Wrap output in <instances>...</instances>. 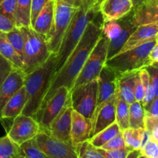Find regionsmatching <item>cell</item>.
<instances>
[{"instance_id": "6da1fadb", "label": "cell", "mask_w": 158, "mask_h": 158, "mask_svg": "<svg viewBox=\"0 0 158 158\" xmlns=\"http://www.w3.org/2000/svg\"><path fill=\"white\" fill-rule=\"evenodd\" d=\"M103 24L102 15L99 11L97 15L89 22L80 42L69 56L63 67L54 76L38 113L53 96L57 89L61 86H66L70 92L73 84L81 71L86 59L101 36Z\"/></svg>"}, {"instance_id": "7a4b0ae2", "label": "cell", "mask_w": 158, "mask_h": 158, "mask_svg": "<svg viewBox=\"0 0 158 158\" xmlns=\"http://www.w3.org/2000/svg\"><path fill=\"white\" fill-rule=\"evenodd\" d=\"M56 53H51L46 63L24 76L26 103L21 114L35 118L55 75Z\"/></svg>"}, {"instance_id": "3957f363", "label": "cell", "mask_w": 158, "mask_h": 158, "mask_svg": "<svg viewBox=\"0 0 158 158\" xmlns=\"http://www.w3.org/2000/svg\"><path fill=\"white\" fill-rule=\"evenodd\" d=\"M98 12L99 6L97 5L89 9L85 8L82 3L79 6L65 32L60 49L56 53L55 75L63 67L69 56L78 44L89 22L91 21Z\"/></svg>"}, {"instance_id": "277c9868", "label": "cell", "mask_w": 158, "mask_h": 158, "mask_svg": "<svg viewBox=\"0 0 158 158\" xmlns=\"http://www.w3.org/2000/svg\"><path fill=\"white\" fill-rule=\"evenodd\" d=\"M24 39L23 69L24 75L29 74L46 63L51 55L46 36L35 32L32 27H20Z\"/></svg>"}, {"instance_id": "5b68a950", "label": "cell", "mask_w": 158, "mask_h": 158, "mask_svg": "<svg viewBox=\"0 0 158 158\" xmlns=\"http://www.w3.org/2000/svg\"><path fill=\"white\" fill-rule=\"evenodd\" d=\"M156 44L155 38L134 49L117 53L107 60L105 65L114 69L117 74L139 71L153 64L150 60V52Z\"/></svg>"}, {"instance_id": "8992f818", "label": "cell", "mask_w": 158, "mask_h": 158, "mask_svg": "<svg viewBox=\"0 0 158 158\" xmlns=\"http://www.w3.org/2000/svg\"><path fill=\"white\" fill-rule=\"evenodd\" d=\"M79 7L63 0H54V15L52 26L46 36L51 53H57L66 29Z\"/></svg>"}, {"instance_id": "52a82bcc", "label": "cell", "mask_w": 158, "mask_h": 158, "mask_svg": "<svg viewBox=\"0 0 158 158\" xmlns=\"http://www.w3.org/2000/svg\"><path fill=\"white\" fill-rule=\"evenodd\" d=\"M108 46L109 40L101 35L74 81L71 90L98 78L100 71L107 60Z\"/></svg>"}, {"instance_id": "ba28073f", "label": "cell", "mask_w": 158, "mask_h": 158, "mask_svg": "<svg viewBox=\"0 0 158 158\" xmlns=\"http://www.w3.org/2000/svg\"><path fill=\"white\" fill-rule=\"evenodd\" d=\"M98 81L92 80L70 91V102L73 110L86 118L92 119L97 108Z\"/></svg>"}, {"instance_id": "9c48e42d", "label": "cell", "mask_w": 158, "mask_h": 158, "mask_svg": "<svg viewBox=\"0 0 158 158\" xmlns=\"http://www.w3.org/2000/svg\"><path fill=\"white\" fill-rule=\"evenodd\" d=\"M70 99V92L66 86H61L46 103L43 109L35 115V120L39 123L40 131L47 133L49 125Z\"/></svg>"}, {"instance_id": "30bf717a", "label": "cell", "mask_w": 158, "mask_h": 158, "mask_svg": "<svg viewBox=\"0 0 158 158\" xmlns=\"http://www.w3.org/2000/svg\"><path fill=\"white\" fill-rule=\"evenodd\" d=\"M37 145L46 156L52 158H78L74 147L62 141L44 131H40L35 137Z\"/></svg>"}, {"instance_id": "8fae6325", "label": "cell", "mask_w": 158, "mask_h": 158, "mask_svg": "<svg viewBox=\"0 0 158 158\" xmlns=\"http://www.w3.org/2000/svg\"><path fill=\"white\" fill-rule=\"evenodd\" d=\"M40 132V124L33 117L19 114L13 119L7 136L20 146L24 142L34 138Z\"/></svg>"}, {"instance_id": "7c38bea8", "label": "cell", "mask_w": 158, "mask_h": 158, "mask_svg": "<svg viewBox=\"0 0 158 158\" xmlns=\"http://www.w3.org/2000/svg\"><path fill=\"white\" fill-rule=\"evenodd\" d=\"M115 96L97 106L92 117L90 138L116 122ZM89 138V139H90Z\"/></svg>"}, {"instance_id": "4fadbf2b", "label": "cell", "mask_w": 158, "mask_h": 158, "mask_svg": "<svg viewBox=\"0 0 158 158\" xmlns=\"http://www.w3.org/2000/svg\"><path fill=\"white\" fill-rule=\"evenodd\" d=\"M73 110V109L71 106L69 99L68 103L61 110L60 114L50 123L47 134L62 141L71 143L70 129Z\"/></svg>"}, {"instance_id": "5bb4252c", "label": "cell", "mask_w": 158, "mask_h": 158, "mask_svg": "<svg viewBox=\"0 0 158 158\" xmlns=\"http://www.w3.org/2000/svg\"><path fill=\"white\" fill-rule=\"evenodd\" d=\"M98 96L97 106L112 98L117 94V73L109 66L104 65L97 78Z\"/></svg>"}, {"instance_id": "9a60e30c", "label": "cell", "mask_w": 158, "mask_h": 158, "mask_svg": "<svg viewBox=\"0 0 158 158\" xmlns=\"http://www.w3.org/2000/svg\"><path fill=\"white\" fill-rule=\"evenodd\" d=\"M98 6L103 23L120 19L134 9L131 0H102Z\"/></svg>"}, {"instance_id": "2e32d148", "label": "cell", "mask_w": 158, "mask_h": 158, "mask_svg": "<svg viewBox=\"0 0 158 158\" xmlns=\"http://www.w3.org/2000/svg\"><path fill=\"white\" fill-rule=\"evenodd\" d=\"M92 120L83 117L73 110L70 129V140L73 147L89 140L90 138Z\"/></svg>"}, {"instance_id": "e0dca14e", "label": "cell", "mask_w": 158, "mask_h": 158, "mask_svg": "<svg viewBox=\"0 0 158 158\" xmlns=\"http://www.w3.org/2000/svg\"><path fill=\"white\" fill-rule=\"evenodd\" d=\"M24 76L22 69L14 68L0 86V120H2V111L5 105L24 84Z\"/></svg>"}, {"instance_id": "ac0fdd59", "label": "cell", "mask_w": 158, "mask_h": 158, "mask_svg": "<svg viewBox=\"0 0 158 158\" xmlns=\"http://www.w3.org/2000/svg\"><path fill=\"white\" fill-rule=\"evenodd\" d=\"M158 33V23L137 26L136 30L131 34L118 53L134 49L143 43H147L155 38Z\"/></svg>"}, {"instance_id": "d6986e66", "label": "cell", "mask_w": 158, "mask_h": 158, "mask_svg": "<svg viewBox=\"0 0 158 158\" xmlns=\"http://www.w3.org/2000/svg\"><path fill=\"white\" fill-rule=\"evenodd\" d=\"M133 17V10L131 12L123 16V18L120 19L119 22L121 24L123 29L120 33V36L115 40L109 42V46H108V52H107V60L112 58L115 55H117L123 45L126 43L128 39L131 35V34L136 30L137 26L133 23L132 21Z\"/></svg>"}, {"instance_id": "ffe728a7", "label": "cell", "mask_w": 158, "mask_h": 158, "mask_svg": "<svg viewBox=\"0 0 158 158\" xmlns=\"http://www.w3.org/2000/svg\"><path fill=\"white\" fill-rule=\"evenodd\" d=\"M132 21L136 26L158 23V0L148 1L134 7Z\"/></svg>"}, {"instance_id": "44dd1931", "label": "cell", "mask_w": 158, "mask_h": 158, "mask_svg": "<svg viewBox=\"0 0 158 158\" xmlns=\"http://www.w3.org/2000/svg\"><path fill=\"white\" fill-rule=\"evenodd\" d=\"M138 71L117 74V93L128 104H131L135 100V83Z\"/></svg>"}, {"instance_id": "7402d4cb", "label": "cell", "mask_w": 158, "mask_h": 158, "mask_svg": "<svg viewBox=\"0 0 158 158\" xmlns=\"http://www.w3.org/2000/svg\"><path fill=\"white\" fill-rule=\"evenodd\" d=\"M26 103L24 86H22L9 100L2 111V119H14L21 114Z\"/></svg>"}, {"instance_id": "603a6c76", "label": "cell", "mask_w": 158, "mask_h": 158, "mask_svg": "<svg viewBox=\"0 0 158 158\" xmlns=\"http://www.w3.org/2000/svg\"><path fill=\"white\" fill-rule=\"evenodd\" d=\"M54 15V0H49L38 15L32 29L41 35L46 36L52 26Z\"/></svg>"}, {"instance_id": "cb8c5ba5", "label": "cell", "mask_w": 158, "mask_h": 158, "mask_svg": "<svg viewBox=\"0 0 158 158\" xmlns=\"http://www.w3.org/2000/svg\"><path fill=\"white\" fill-rule=\"evenodd\" d=\"M145 129L141 128H131L122 131L125 146L128 151L140 150L143 145Z\"/></svg>"}, {"instance_id": "d4e9b609", "label": "cell", "mask_w": 158, "mask_h": 158, "mask_svg": "<svg viewBox=\"0 0 158 158\" xmlns=\"http://www.w3.org/2000/svg\"><path fill=\"white\" fill-rule=\"evenodd\" d=\"M0 54L12 63L15 68L23 69V60L9 43L6 33L0 32Z\"/></svg>"}, {"instance_id": "484cf974", "label": "cell", "mask_w": 158, "mask_h": 158, "mask_svg": "<svg viewBox=\"0 0 158 158\" xmlns=\"http://www.w3.org/2000/svg\"><path fill=\"white\" fill-rule=\"evenodd\" d=\"M32 0H16L15 23L16 27L30 26V12Z\"/></svg>"}, {"instance_id": "4316f807", "label": "cell", "mask_w": 158, "mask_h": 158, "mask_svg": "<svg viewBox=\"0 0 158 158\" xmlns=\"http://www.w3.org/2000/svg\"><path fill=\"white\" fill-rule=\"evenodd\" d=\"M129 107L130 104L119 97L117 93L115 101L116 123L121 131L129 127Z\"/></svg>"}, {"instance_id": "83f0119b", "label": "cell", "mask_w": 158, "mask_h": 158, "mask_svg": "<svg viewBox=\"0 0 158 158\" xmlns=\"http://www.w3.org/2000/svg\"><path fill=\"white\" fill-rule=\"evenodd\" d=\"M120 131H120L118 124L114 122L110 126L91 137L89 140V142L96 148H100L103 145L107 143L110 140H111L113 137L118 134Z\"/></svg>"}, {"instance_id": "f1b7e54d", "label": "cell", "mask_w": 158, "mask_h": 158, "mask_svg": "<svg viewBox=\"0 0 158 158\" xmlns=\"http://www.w3.org/2000/svg\"><path fill=\"white\" fill-rule=\"evenodd\" d=\"M145 110L141 103L134 101L129 107V127L144 129Z\"/></svg>"}, {"instance_id": "f546056e", "label": "cell", "mask_w": 158, "mask_h": 158, "mask_svg": "<svg viewBox=\"0 0 158 158\" xmlns=\"http://www.w3.org/2000/svg\"><path fill=\"white\" fill-rule=\"evenodd\" d=\"M20 147L7 135L0 137V158H20Z\"/></svg>"}, {"instance_id": "4dcf8cb0", "label": "cell", "mask_w": 158, "mask_h": 158, "mask_svg": "<svg viewBox=\"0 0 158 158\" xmlns=\"http://www.w3.org/2000/svg\"><path fill=\"white\" fill-rule=\"evenodd\" d=\"M139 74H140V79H141L142 83H143V89H144V97H143L142 105L146 110L148 109V107L154 99V89H153L151 79H150V75L148 70L145 68L140 69V70H139Z\"/></svg>"}, {"instance_id": "1f68e13d", "label": "cell", "mask_w": 158, "mask_h": 158, "mask_svg": "<svg viewBox=\"0 0 158 158\" xmlns=\"http://www.w3.org/2000/svg\"><path fill=\"white\" fill-rule=\"evenodd\" d=\"M6 35L15 52L19 55L23 60L24 56V39L19 28L15 26L12 30L6 33Z\"/></svg>"}, {"instance_id": "d6a6232c", "label": "cell", "mask_w": 158, "mask_h": 158, "mask_svg": "<svg viewBox=\"0 0 158 158\" xmlns=\"http://www.w3.org/2000/svg\"><path fill=\"white\" fill-rule=\"evenodd\" d=\"M78 158H106L103 157L97 148L93 146L89 140L79 143L75 147Z\"/></svg>"}, {"instance_id": "836d02e7", "label": "cell", "mask_w": 158, "mask_h": 158, "mask_svg": "<svg viewBox=\"0 0 158 158\" xmlns=\"http://www.w3.org/2000/svg\"><path fill=\"white\" fill-rule=\"evenodd\" d=\"M19 147L22 154L27 158H46V156L37 145L35 138L24 142Z\"/></svg>"}, {"instance_id": "e575fe53", "label": "cell", "mask_w": 158, "mask_h": 158, "mask_svg": "<svg viewBox=\"0 0 158 158\" xmlns=\"http://www.w3.org/2000/svg\"><path fill=\"white\" fill-rule=\"evenodd\" d=\"M122 29H123V27L119 20L106 22L103 24L102 35H104L109 40V42H110L115 40L120 36Z\"/></svg>"}, {"instance_id": "d590c367", "label": "cell", "mask_w": 158, "mask_h": 158, "mask_svg": "<svg viewBox=\"0 0 158 158\" xmlns=\"http://www.w3.org/2000/svg\"><path fill=\"white\" fill-rule=\"evenodd\" d=\"M140 152L148 158H158V141L150 136L146 143L140 148Z\"/></svg>"}, {"instance_id": "8d00e7d4", "label": "cell", "mask_w": 158, "mask_h": 158, "mask_svg": "<svg viewBox=\"0 0 158 158\" xmlns=\"http://www.w3.org/2000/svg\"><path fill=\"white\" fill-rule=\"evenodd\" d=\"M16 0H4L0 4V13L15 22Z\"/></svg>"}, {"instance_id": "74e56055", "label": "cell", "mask_w": 158, "mask_h": 158, "mask_svg": "<svg viewBox=\"0 0 158 158\" xmlns=\"http://www.w3.org/2000/svg\"><path fill=\"white\" fill-rule=\"evenodd\" d=\"M14 68L15 67L12 63L0 54V86L4 83Z\"/></svg>"}, {"instance_id": "f35d334b", "label": "cell", "mask_w": 158, "mask_h": 158, "mask_svg": "<svg viewBox=\"0 0 158 158\" xmlns=\"http://www.w3.org/2000/svg\"><path fill=\"white\" fill-rule=\"evenodd\" d=\"M100 148H102V149L103 150H108V151L126 148L122 131H120L118 134H117L115 137H113L111 140H110L107 143H106L104 145H103Z\"/></svg>"}, {"instance_id": "ab89813d", "label": "cell", "mask_w": 158, "mask_h": 158, "mask_svg": "<svg viewBox=\"0 0 158 158\" xmlns=\"http://www.w3.org/2000/svg\"><path fill=\"white\" fill-rule=\"evenodd\" d=\"M49 0H32L30 12V27H32L35 19Z\"/></svg>"}, {"instance_id": "60d3db41", "label": "cell", "mask_w": 158, "mask_h": 158, "mask_svg": "<svg viewBox=\"0 0 158 158\" xmlns=\"http://www.w3.org/2000/svg\"><path fill=\"white\" fill-rule=\"evenodd\" d=\"M145 69L150 75L151 84L154 89V97H158V63H154Z\"/></svg>"}, {"instance_id": "b9f144b4", "label": "cell", "mask_w": 158, "mask_h": 158, "mask_svg": "<svg viewBox=\"0 0 158 158\" xmlns=\"http://www.w3.org/2000/svg\"><path fill=\"white\" fill-rule=\"evenodd\" d=\"M99 152L106 158H126L128 151L127 148H122L118 150H103L102 148H97Z\"/></svg>"}, {"instance_id": "7bdbcfd3", "label": "cell", "mask_w": 158, "mask_h": 158, "mask_svg": "<svg viewBox=\"0 0 158 158\" xmlns=\"http://www.w3.org/2000/svg\"><path fill=\"white\" fill-rule=\"evenodd\" d=\"M158 127V117L152 115L145 110L144 116V129L151 134L153 131Z\"/></svg>"}, {"instance_id": "ee69618b", "label": "cell", "mask_w": 158, "mask_h": 158, "mask_svg": "<svg viewBox=\"0 0 158 158\" xmlns=\"http://www.w3.org/2000/svg\"><path fill=\"white\" fill-rule=\"evenodd\" d=\"M15 27V23L13 20L0 13V32L7 33Z\"/></svg>"}, {"instance_id": "f6af8a7d", "label": "cell", "mask_w": 158, "mask_h": 158, "mask_svg": "<svg viewBox=\"0 0 158 158\" xmlns=\"http://www.w3.org/2000/svg\"><path fill=\"white\" fill-rule=\"evenodd\" d=\"M143 97H144V89H143V83L140 79L139 71L137 72V77H136L135 83V100L140 103H143Z\"/></svg>"}, {"instance_id": "bcb514c9", "label": "cell", "mask_w": 158, "mask_h": 158, "mask_svg": "<svg viewBox=\"0 0 158 158\" xmlns=\"http://www.w3.org/2000/svg\"><path fill=\"white\" fill-rule=\"evenodd\" d=\"M146 111L149 112L152 115L156 116V117H158V97H154V100L151 103L148 109L146 110Z\"/></svg>"}, {"instance_id": "7dc6e473", "label": "cell", "mask_w": 158, "mask_h": 158, "mask_svg": "<svg viewBox=\"0 0 158 158\" xmlns=\"http://www.w3.org/2000/svg\"><path fill=\"white\" fill-rule=\"evenodd\" d=\"M150 60H151L153 63H158V44L156 43L154 45V47L151 49V52H150Z\"/></svg>"}, {"instance_id": "c3c4849f", "label": "cell", "mask_w": 158, "mask_h": 158, "mask_svg": "<svg viewBox=\"0 0 158 158\" xmlns=\"http://www.w3.org/2000/svg\"><path fill=\"white\" fill-rule=\"evenodd\" d=\"M97 1L98 0H82V4L84 6L85 8L86 9H91L93 6H94L95 5H97Z\"/></svg>"}, {"instance_id": "681fc988", "label": "cell", "mask_w": 158, "mask_h": 158, "mask_svg": "<svg viewBox=\"0 0 158 158\" xmlns=\"http://www.w3.org/2000/svg\"><path fill=\"white\" fill-rule=\"evenodd\" d=\"M140 154H141L140 150H133V151H129L126 158H138Z\"/></svg>"}, {"instance_id": "f907efd6", "label": "cell", "mask_w": 158, "mask_h": 158, "mask_svg": "<svg viewBox=\"0 0 158 158\" xmlns=\"http://www.w3.org/2000/svg\"><path fill=\"white\" fill-rule=\"evenodd\" d=\"M63 1L66 2L72 6H77V7H79L82 2V0H63Z\"/></svg>"}, {"instance_id": "816d5d0a", "label": "cell", "mask_w": 158, "mask_h": 158, "mask_svg": "<svg viewBox=\"0 0 158 158\" xmlns=\"http://www.w3.org/2000/svg\"><path fill=\"white\" fill-rule=\"evenodd\" d=\"M131 2H132L133 6H134V7H137V6H140V5L143 4V3L146 2L148 0H131Z\"/></svg>"}, {"instance_id": "f5cc1de1", "label": "cell", "mask_w": 158, "mask_h": 158, "mask_svg": "<svg viewBox=\"0 0 158 158\" xmlns=\"http://www.w3.org/2000/svg\"><path fill=\"white\" fill-rule=\"evenodd\" d=\"M151 136L154 139V140H156L157 141H158V127L157 128H155L152 132H151Z\"/></svg>"}, {"instance_id": "db71d44e", "label": "cell", "mask_w": 158, "mask_h": 158, "mask_svg": "<svg viewBox=\"0 0 158 158\" xmlns=\"http://www.w3.org/2000/svg\"><path fill=\"white\" fill-rule=\"evenodd\" d=\"M138 158H148L146 157V156H144V155H143V154H140V156H139V157Z\"/></svg>"}, {"instance_id": "11a10c76", "label": "cell", "mask_w": 158, "mask_h": 158, "mask_svg": "<svg viewBox=\"0 0 158 158\" xmlns=\"http://www.w3.org/2000/svg\"><path fill=\"white\" fill-rule=\"evenodd\" d=\"M155 40H156V43H157V44H158V33L157 34V35L155 36Z\"/></svg>"}, {"instance_id": "9f6ffc18", "label": "cell", "mask_w": 158, "mask_h": 158, "mask_svg": "<svg viewBox=\"0 0 158 158\" xmlns=\"http://www.w3.org/2000/svg\"><path fill=\"white\" fill-rule=\"evenodd\" d=\"M20 158H27V157H25V156L23 155V154H21V156H20Z\"/></svg>"}, {"instance_id": "6f0895ef", "label": "cell", "mask_w": 158, "mask_h": 158, "mask_svg": "<svg viewBox=\"0 0 158 158\" xmlns=\"http://www.w3.org/2000/svg\"><path fill=\"white\" fill-rule=\"evenodd\" d=\"M101 1H102V0H98V1H97V6H98V4H99V3H100Z\"/></svg>"}, {"instance_id": "680465c9", "label": "cell", "mask_w": 158, "mask_h": 158, "mask_svg": "<svg viewBox=\"0 0 158 158\" xmlns=\"http://www.w3.org/2000/svg\"><path fill=\"white\" fill-rule=\"evenodd\" d=\"M3 1H4V0H0V4H1V3H2V2H3Z\"/></svg>"}, {"instance_id": "91938a15", "label": "cell", "mask_w": 158, "mask_h": 158, "mask_svg": "<svg viewBox=\"0 0 158 158\" xmlns=\"http://www.w3.org/2000/svg\"><path fill=\"white\" fill-rule=\"evenodd\" d=\"M148 1H155V0H148ZM147 1V2H148Z\"/></svg>"}, {"instance_id": "94428289", "label": "cell", "mask_w": 158, "mask_h": 158, "mask_svg": "<svg viewBox=\"0 0 158 158\" xmlns=\"http://www.w3.org/2000/svg\"><path fill=\"white\" fill-rule=\"evenodd\" d=\"M46 158H52V157H47V156H46Z\"/></svg>"}]
</instances>
